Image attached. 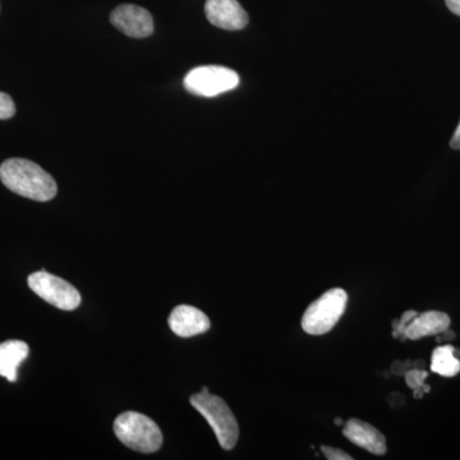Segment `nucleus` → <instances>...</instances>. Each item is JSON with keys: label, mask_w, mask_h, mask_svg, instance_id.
Listing matches in <instances>:
<instances>
[{"label": "nucleus", "mask_w": 460, "mask_h": 460, "mask_svg": "<svg viewBox=\"0 0 460 460\" xmlns=\"http://www.w3.org/2000/svg\"><path fill=\"white\" fill-rule=\"evenodd\" d=\"M111 22L129 38H147L154 32L150 12L135 4H122L115 8L111 13Z\"/></svg>", "instance_id": "7"}, {"label": "nucleus", "mask_w": 460, "mask_h": 460, "mask_svg": "<svg viewBox=\"0 0 460 460\" xmlns=\"http://www.w3.org/2000/svg\"><path fill=\"white\" fill-rule=\"evenodd\" d=\"M205 13L211 25L238 31L248 25V14L237 0H208Z\"/></svg>", "instance_id": "8"}, {"label": "nucleus", "mask_w": 460, "mask_h": 460, "mask_svg": "<svg viewBox=\"0 0 460 460\" xmlns=\"http://www.w3.org/2000/svg\"><path fill=\"white\" fill-rule=\"evenodd\" d=\"M453 345L435 348L431 357V371L444 377H454L460 372V359L456 357Z\"/></svg>", "instance_id": "13"}, {"label": "nucleus", "mask_w": 460, "mask_h": 460, "mask_svg": "<svg viewBox=\"0 0 460 460\" xmlns=\"http://www.w3.org/2000/svg\"><path fill=\"white\" fill-rule=\"evenodd\" d=\"M429 374L423 370H411L405 374V383L411 390L423 389L426 393L431 392V387L426 385L425 380Z\"/></svg>", "instance_id": "14"}, {"label": "nucleus", "mask_w": 460, "mask_h": 460, "mask_svg": "<svg viewBox=\"0 0 460 460\" xmlns=\"http://www.w3.org/2000/svg\"><path fill=\"white\" fill-rule=\"evenodd\" d=\"M114 434L129 449L145 454L157 452L164 440L159 426L137 411L119 414L114 420Z\"/></svg>", "instance_id": "3"}, {"label": "nucleus", "mask_w": 460, "mask_h": 460, "mask_svg": "<svg viewBox=\"0 0 460 460\" xmlns=\"http://www.w3.org/2000/svg\"><path fill=\"white\" fill-rule=\"evenodd\" d=\"M190 404L208 420L223 449L232 450L237 445L238 422L228 404L222 398L210 394L208 387L205 386L202 387L201 393L190 396Z\"/></svg>", "instance_id": "2"}, {"label": "nucleus", "mask_w": 460, "mask_h": 460, "mask_svg": "<svg viewBox=\"0 0 460 460\" xmlns=\"http://www.w3.org/2000/svg\"><path fill=\"white\" fill-rule=\"evenodd\" d=\"M417 314H419L417 311L410 310L402 314L401 319L393 321V337L402 341H405V329H407L411 321L413 320Z\"/></svg>", "instance_id": "15"}, {"label": "nucleus", "mask_w": 460, "mask_h": 460, "mask_svg": "<svg viewBox=\"0 0 460 460\" xmlns=\"http://www.w3.org/2000/svg\"><path fill=\"white\" fill-rule=\"evenodd\" d=\"M447 7L456 16H460V0H445Z\"/></svg>", "instance_id": "18"}, {"label": "nucleus", "mask_w": 460, "mask_h": 460, "mask_svg": "<svg viewBox=\"0 0 460 460\" xmlns=\"http://www.w3.org/2000/svg\"><path fill=\"white\" fill-rule=\"evenodd\" d=\"M450 146L456 148V150H460V123L458 128L454 132L452 141H450Z\"/></svg>", "instance_id": "19"}, {"label": "nucleus", "mask_w": 460, "mask_h": 460, "mask_svg": "<svg viewBox=\"0 0 460 460\" xmlns=\"http://www.w3.org/2000/svg\"><path fill=\"white\" fill-rule=\"evenodd\" d=\"M16 114V105L8 93H0V119H9Z\"/></svg>", "instance_id": "16"}, {"label": "nucleus", "mask_w": 460, "mask_h": 460, "mask_svg": "<svg viewBox=\"0 0 460 460\" xmlns=\"http://www.w3.org/2000/svg\"><path fill=\"white\" fill-rule=\"evenodd\" d=\"M30 354V348L22 341H7L0 343V376L14 383L18 368Z\"/></svg>", "instance_id": "12"}, {"label": "nucleus", "mask_w": 460, "mask_h": 460, "mask_svg": "<svg viewBox=\"0 0 460 460\" xmlns=\"http://www.w3.org/2000/svg\"><path fill=\"white\" fill-rule=\"evenodd\" d=\"M0 180L12 192L33 201L47 202L57 196V181L40 165L27 159L5 160L0 165Z\"/></svg>", "instance_id": "1"}, {"label": "nucleus", "mask_w": 460, "mask_h": 460, "mask_svg": "<svg viewBox=\"0 0 460 460\" xmlns=\"http://www.w3.org/2000/svg\"><path fill=\"white\" fill-rule=\"evenodd\" d=\"M348 295L344 289L334 288L323 293L308 305L302 317V328L310 335H323L332 332L347 308Z\"/></svg>", "instance_id": "4"}, {"label": "nucleus", "mask_w": 460, "mask_h": 460, "mask_svg": "<svg viewBox=\"0 0 460 460\" xmlns=\"http://www.w3.org/2000/svg\"><path fill=\"white\" fill-rule=\"evenodd\" d=\"M169 328L181 338H190L204 334L210 329L208 317L193 305H177L168 319Z\"/></svg>", "instance_id": "9"}, {"label": "nucleus", "mask_w": 460, "mask_h": 460, "mask_svg": "<svg viewBox=\"0 0 460 460\" xmlns=\"http://www.w3.org/2000/svg\"><path fill=\"white\" fill-rule=\"evenodd\" d=\"M452 319L449 314L440 313V311H426L419 314L410 325L405 329V339L410 341H419V339L432 337V335H441L447 330H449Z\"/></svg>", "instance_id": "11"}, {"label": "nucleus", "mask_w": 460, "mask_h": 460, "mask_svg": "<svg viewBox=\"0 0 460 460\" xmlns=\"http://www.w3.org/2000/svg\"><path fill=\"white\" fill-rule=\"evenodd\" d=\"M29 287L45 302L63 311H74L81 305V295L71 283L45 270L30 275Z\"/></svg>", "instance_id": "6"}, {"label": "nucleus", "mask_w": 460, "mask_h": 460, "mask_svg": "<svg viewBox=\"0 0 460 460\" xmlns=\"http://www.w3.org/2000/svg\"><path fill=\"white\" fill-rule=\"evenodd\" d=\"M183 84L193 95L214 98L237 89L239 75L237 72L222 66H198L187 74Z\"/></svg>", "instance_id": "5"}, {"label": "nucleus", "mask_w": 460, "mask_h": 460, "mask_svg": "<svg viewBox=\"0 0 460 460\" xmlns=\"http://www.w3.org/2000/svg\"><path fill=\"white\" fill-rule=\"evenodd\" d=\"M334 422H335V425H337V426L343 425V420H341V419H335Z\"/></svg>", "instance_id": "20"}, {"label": "nucleus", "mask_w": 460, "mask_h": 460, "mask_svg": "<svg viewBox=\"0 0 460 460\" xmlns=\"http://www.w3.org/2000/svg\"><path fill=\"white\" fill-rule=\"evenodd\" d=\"M321 452L329 460H352V456L349 454L343 452V450L338 449V447H326L323 445L321 447Z\"/></svg>", "instance_id": "17"}, {"label": "nucleus", "mask_w": 460, "mask_h": 460, "mask_svg": "<svg viewBox=\"0 0 460 460\" xmlns=\"http://www.w3.org/2000/svg\"><path fill=\"white\" fill-rule=\"evenodd\" d=\"M343 435L357 447L367 450L375 456H384L387 445L384 435L365 420L352 419L345 423Z\"/></svg>", "instance_id": "10"}]
</instances>
